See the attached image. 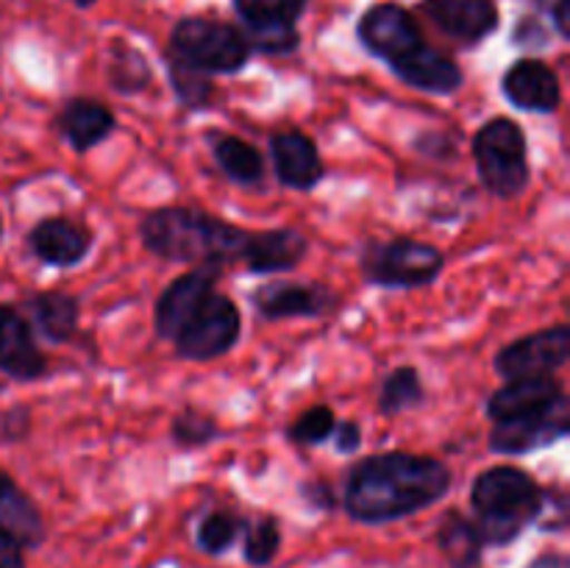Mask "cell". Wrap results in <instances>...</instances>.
Here are the masks:
<instances>
[{
  "label": "cell",
  "mask_w": 570,
  "mask_h": 568,
  "mask_svg": "<svg viewBox=\"0 0 570 568\" xmlns=\"http://www.w3.org/2000/svg\"><path fill=\"white\" fill-rule=\"evenodd\" d=\"M59 131L78 154H87L89 148L104 143L115 131V115L109 106L95 98H72L61 109Z\"/></svg>",
  "instance_id": "obj_22"
},
{
  "label": "cell",
  "mask_w": 570,
  "mask_h": 568,
  "mask_svg": "<svg viewBox=\"0 0 570 568\" xmlns=\"http://www.w3.org/2000/svg\"><path fill=\"white\" fill-rule=\"evenodd\" d=\"M173 440L184 449H195V445H206L220 434V427L212 415L200 410H181L176 418H173V429H170Z\"/></svg>",
  "instance_id": "obj_32"
},
{
  "label": "cell",
  "mask_w": 570,
  "mask_h": 568,
  "mask_svg": "<svg viewBox=\"0 0 570 568\" xmlns=\"http://www.w3.org/2000/svg\"><path fill=\"white\" fill-rule=\"evenodd\" d=\"M438 546L454 568H479L482 562V538L471 518L460 512H445L438 527Z\"/></svg>",
  "instance_id": "obj_24"
},
{
  "label": "cell",
  "mask_w": 570,
  "mask_h": 568,
  "mask_svg": "<svg viewBox=\"0 0 570 568\" xmlns=\"http://www.w3.org/2000/svg\"><path fill=\"white\" fill-rule=\"evenodd\" d=\"M145 248L167 262H195V267H223L243 259L248 232L189 206L154 209L139 223Z\"/></svg>",
  "instance_id": "obj_2"
},
{
  "label": "cell",
  "mask_w": 570,
  "mask_h": 568,
  "mask_svg": "<svg viewBox=\"0 0 570 568\" xmlns=\"http://www.w3.org/2000/svg\"><path fill=\"white\" fill-rule=\"evenodd\" d=\"M243 529H245L243 518L232 516V512L226 510H215L198 523V535H195V540H198V546L206 551V555H223V551L232 549L234 540L239 538Z\"/></svg>",
  "instance_id": "obj_31"
},
{
  "label": "cell",
  "mask_w": 570,
  "mask_h": 568,
  "mask_svg": "<svg viewBox=\"0 0 570 568\" xmlns=\"http://www.w3.org/2000/svg\"><path fill=\"white\" fill-rule=\"evenodd\" d=\"M334 427H337V421H334L332 407L317 404L295 418V423L289 427V438L301 445H317L323 443V440L332 438Z\"/></svg>",
  "instance_id": "obj_33"
},
{
  "label": "cell",
  "mask_w": 570,
  "mask_h": 568,
  "mask_svg": "<svg viewBox=\"0 0 570 568\" xmlns=\"http://www.w3.org/2000/svg\"><path fill=\"white\" fill-rule=\"evenodd\" d=\"M0 568H26L22 546L9 535H0Z\"/></svg>",
  "instance_id": "obj_36"
},
{
  "label": "cell",
  "mask_w": 570,
  "mask_h": 568,
  "mask_svg": "<svg viewBox=\"0 0 570 568\" xmlns=\"http://www.w3.org/2000/svg\"><path fill=\"white\" fill-rule=\"evenodd\" d=\"M451 490V471L440 460L387 451L356 462L345 479L343 505L354 521L390 523L438 505Z\"/></svg>",
  "instance_id": "obj_1"
},
{
  "label": "cell",
  "mask_w": 570,
  "mask_h": 568,
  "mask_svg": "<svg viewBox=\"0 0 570 568\" xmlns=\"http://www.w3.org/2000/svg\"><path fill=\"white\" fill-rule=\"evenodd\" d=\"M256 312L267 321H284V317H317L332 310L334 295L323 284L304 282H273L254 293Z\"/></svg>",
  "instance_id": "obj_17"
},
{
  "label": "cell",
  "mask_w": 570,
  "mask_h": 568,
  "mask_svg": "<svg viewBox=\"0 0 570 568\" xmlns=\"http://www.w3.org/2000/svg\"><path fill=\"white\" fill-rule=\"evenodd\" d=\"M3 432L9 440L26 438L28 429H31V418H28V410H11L9 415L3 418Z\"/></svg>",
  "instance_id": "obj_37"
},
{
  "label": "cell",
  "mask_w": 570,
  "mask_h": 568,
  "mask_svg": "<svg viewBox=\"0 0 570 568\" xmlns=\"http://www.w3.org/2000/svg\"><path fill=\"white\" fill-rule=\"evenodd\" d=\"M529 568H570V560L562 551H546V555L534 557Z\"/></svg>",
  "instance_id": "obj_38"
},
{
  "label": "cell",
  "mask_w": 570,
  "mask_h": 568,
  "mask_svg": "<svg viewBox=\"0 0 570 568\" xmlns=\"http://www.w3.org/2000/svg\"><path fill=\"white\" fill-rule=\"evenodd\" d=\"M167 76H170L173 92L187 109H204L212 100L215 87L209 81V72L198 70V67L176 59V56H167Z\"/></svg>",
  "instance_id": "obj_28"
},
{
  "label": "cell",
  "mask_w": 570,
  "mask_h": 568,
  "mask_svg": "<svg viewBox=\"0 0 570 568\" xmlns=\"http://www.w3.org/2000/svg\"><path fill=\"white\" fill-rule=\"evenodd\" d=\"M570 0H557L554 3V22H557V31L562 33V37H568L570 28H568V9H570Z\"/></svg>",
  "instance_id": "obj_39"
},
{
  "label": "cell",
  "mask_w": 570,
  "mask_h": 568,
  "mask_svg": "<svg viewBox=\"0 0 570 568\" xmlns=\"http://www.w3.org/2000/svg\"><path fill=\"white\" fill-rule=\"evenodd\" d=\"M212 154L220 170L226 173L232 182L237 184H259L265 178V161H262L259 150L245 139L232 137V134H212Z\"/></svg>",
  "instance_id": "obj_25"
},
{
  "label": "cell",
  "mask_w": 570,
  "mask_h": 568,
  "mask_svg": "<svg viewBox=\"0 0 570 568\" xmlns=\"http://www.w3.org/2000/svg\"><path fill=\"white\" fill-rule=\"evenodd\" d=\"M570 429V404L568 395H562L557 404L546 410L529 412L521 418H507L495 421L493 434H490V449L495 454H527V451L543 449V445L557 443Z\"/></svg>",
  "instance_id": "obj_9"
},
{
  "label": "cell",
  "mask_w": 570,
  "mask_h": 568,
  "mask_svg": "<svg viewBox=\"0 0 570 568\" xmlns=\"http://www.w3.org/2000/svg\"><path fill=\"white\" fill-rule=\"evenodd\" d=\"M309 251V239L295 228H271V232L248 234L243 259L254 273H282L298 267Z\"/></svg>",
  "instance_id": "obj_20"
},
{
  "label": "cell",
  "mask_w": 570,
  "mask_h": 568,
  "mask_svg": "<svg viewBox=\"0 0 570 568\" xmlns=\"http://www.w3.org/2000/svg\"><path fill=\"white\" fill-rule=\"evenodd\" d=\"M570 356V329L566 323L529 334L495 354V371L504 379L551 376Z\"/></svg>",
  "instance_id": "obj_8"
},
{
  "label": "cell",
  "mask_w": 570,
  "mask_h": 568,
  "mask_svg": "<svg viewBox=\"0 0 570 568\" xmlns=\"http://www.w3.org/2000/svg\"><path fill=\"white\" fill-rule=\"evenodd\" d=\"M562 395H566V388L554 376L507 379L504 388H499L488 399V415L493 418V423L507 421V418H521L557 404Z\"/></svg>",
  "instance_id": "obj_18"
},
{
  "label": "cell",
  "mask_w": 570,
  "mask_h": 568,
  "mask_svg": "<svg viewBox=\"0 0 570 568\" xmlns=\"http://www.w3.org/2000/svg\"><path fill=\"white\" fill-rule=\"evenodd\" d=\"M245 543L243 555L254 568H265L276 560L278 549H282V529L273 516H262L256 521L245 523Z\"/></svg>",
  "instance_id": "obj_30"
},
{
  "label": "cell",
  "mask_w": 570,
  "mask_h": 568,
  "mask_svg": "<svg viewBox=\"0 0 570 568\" xmlns=\"http://www.w3.org/2000/svg\"><path fill=\"white\" fill-rule=\"evenodd\" d=\"M28 248L45 265L72 267L87 259L92 248V232L70 217H45L28 234Z\"/></svg>",
  "instance_id": "obj_14"
},
{
  "label": "cell",
  "mask_w": 570,
  "mask_h": 568,
  "mask_svg": "<svg viewBox=\"0 0 570 568\" xmlns=\"http://www.w3.org/2000/svg\"><path fill=\"white\" fill-rule=\"evenodd\" d=\"M0 371L17 382H33L48 371L26 317L6 304H0Z\"/></svg>",
  "instance_id": "obj_15"
},
{
  "label": "cell",
  "mask_w": 570,
  "mask_h": 568,
  "mask_svg": "<svg viewBox=\"0 0 570 568\" xmlns=\"http://www.w3.org/2000/svg\"><path fill=\"white\" fill-rule=\"evenodd\" d=\"M106 72H109V81L117 92L134 95L142 92L150 84V67L148 61L142 59V53L128 45H115L109 50V65H106Z\"/></svg>",
  "instance_id": "obj_27"
},
{
  "label": "cell",
  "mask_w": 570,
  "mask_h": 568,
  "mask_svg": "<svg viewBox=\"0 0 570 568\" xmlns=\"http://www.w3.org/2000/svg\"><path fill=\"white\" fill-rule=\"evenodd\" d=\"M501 89H504L507 100L521 111L549 115V111L560 109V78L540 59H518L501 78Z\"/></svg>",
  "instance_id": "obj_13"
},
{
  "label": "cell",
  "mask_w": 570,
  "mask_h": 568,
  "mask_svg": "<svg viewBox=\"0 0 570 568\" xmlns=\"http://www.w3.org/2000/svg\"><path fill=\"white\" fill-rule=\"evenodd\" d=\"M423 401V382L417 368L401 365L387 373L382 382V393H379V410L384 415H401V412L412 410Z\"/></svg>",
  "instance_id": "obj_26"
},
{
  "label": "cell",
  "mask_w": 570,
  "mask_h": 568,
  "mask_svg": "<svg viewBox=\"0 0 570 568\" xmlns=\"http://www.w3.org/2000/svg\"><path fill=\"white\" fill-rule=\"evenodd\" d=\"M479 178L495 198H515L529 184L527 137L510 117H493L473 137Z\"/></svg>",
  "instance_id": "obj_4"
},
{
  "label": "cell",
  "mask_w": 570,
  "mask_h": 568,
  "mask_svg": "<svg viewBox=\"0 0 570 568\" xmlns=\"http://www.w3.org/2000/svg\"><path fill=\"white\" fill-rule=\"evenodd\" d=\"M217 278H220V267L212 265L193 267L189 273L178 276L156 301V334L161 340H176L189 317L215 293Z\"/></svg>",
  "instance_id": "obj_11"
},
{
  "label": "cell",
  "mask_w": 570,
  "mask_h": 568,
  "mask_svg": "<svg viewBox=\"0 0 570 568\" xmlns=\"http://www.w3.org/2000/svg\"><path fill=\"white\" fill-rule=\"evenodd\" d=\"M248 45L250 50H262V53L282 56L293 53L301 42V33L295 26H265V28H248Z\"/></svg>",
  "instance_id": "obj_34"
},
{
  "label": "cell",
  "mask_w": 570,
  "mask_h": 568,
  "mask_svg": "<svg viewBox=\"0 0 570 568\" xmlns=\"http://www.w3.org/2000/svg\"><path fill=\"white\" fill-rule=\"evenodd\" d=\"M546 490L527 471L495 466L479 473L471 488V507L484 546H507L538 521Z\"/></svg>",
  "instance_id": "obj_3"
},
{
  "label": "cell",
  "mask_w": 570,
  "mask_h": 568,
  "mask_svg": "<svg viewBox=\"0 0 570 568\" xmlns=\"http://www.w3.org/2000/svg\"><path fill=\"white\" fill-rule=\"evenodd\" d=\"M0 535L14 538L22 549H37L48 535L39 507L6 471H0Z\"/></svg>",
  "instance_id": "obj_19"
},
{
  "label": "cell",
  "mask_w": 570,
  "mask_h": 568,
  "mask_svg": "<svg viewBox=\"0 0 570 568\" xmlns=\"http://www.w3.org/2000/svg\"><path fill=\"white\" fill-rule=\"evenodd\" d=\"M306 0H234V9L248 28L295 26Z\"/></svg>",
  "instance_id": "obj_29"
},
{
  "label": "cell",
  "mask_w": 570,
  "mask_h": 568,
  "mask_svg": "<svg viewBox=\"0 0 570 568\" xmlns=\"http://www.w3.org/2000/svg\"><path fill=\"white\" fill-rule=\"evenodd\" d=\"M390 67H393L401 81L432 95H451L465 81L460 67L445 53L429 48V45H421V48H415L410 56H404V59Z\"/></svg>",
  "instance_id": "obj_21"
},
{
  "label": "cell",
  "mask_w": 570,
  "mask_h": 568,
  "mask_svg": "<svg viewBox=\"0 0 570 568\" xmlns=\"http://www.w3.org/2000/svg\"><path fill=\"white\" fill-rule=\"evenodd\" d=\"M356 33H360L362 45L373 56L387 61V65H395V61H401L404 56H410L412 50L423 45L415 17L393 3H379L373 9H367L362 14Z\"/></svg>",
  "instance_id": "obj_10"
},
{
  "label": "cell",
  "mask_w": 570,
  "mask_h": 568,
  "mask_svg": "<svg viewBox=\"0 0 570 568\" xmlns=\"http://www.w3.org/2000/svg\"><path fill=\"white\" fill-rule=\"evenodd\" d=\"M239 326H243V317H239L234 301L228 295L212 293L173 343L184 360L206 362L223 356L237 345Z\"/></svg>",
  "instance_id": "obj_7"
},
{
  "label": "cell",
  "mask_w": 570,
  "mask_h": 568,
  "mask_svg": "<svg viewBox=\"0 0 570 568\" xmlns=\"http://www.w3.org/2000/svg\"><path fill=\"white\" fill-rule=\"evenodd\" d=\"M423 14L460 45H479L499 28L493 0H423Z\"/></svg>",
  "instance_id": "obj_12"
},
{
  "label": "cell",
  "mask_w": 570,
  "mask_h": 568,
  "mask_svg": "<svg viewBox=\"0 0 570 568\" xmlns=\"http://www.w3.org/2000/svg\"><path fill=\"white\" fill-rule=\"evenodd\" d=\"M332 434L337 440V451H343V454H351V451H356L362 445V429L356 421L340 423V427H334Z\"/></svg>",
  "instance_id": "obj_35"
},
{
  "label": "cell",
  "mask_w": 570,
  "mask_h": 568,
  "mask_svg": "<svg viewBox=\"0 0 570 568\" xmlns=\"http://www.w3.org/2000/svg\"><path fill=\"white\" fill-rule=\"evenodd\" d=\"M443 265V251L406 237L371 243L362 254V273L376 287H423L440 276Z\"/></svg>",
  "instance_id": "obj_6"
},
{
  "label": "cell",
  "mask_w": 570,
  "mask_h": 568,
  "mask_svg": "<svg viewBox=\"0 0 570 568\" xmlns=\"http://www.w3.org/2000/svg\"><path fill=\"white\" fill-rule=\"evenodd\" d=\"M170 56L204 72H239L250 59L243 31L206 17H184L170 33Z\"/></svg>",
  "instance_id": "obj_5"
},
{
  "label": "cell",
  "mask_w": 570,
  "mask_h": 568,
  "mask_svg": "<svg viewBox=\"0 0 570 568\" xmlns=\"http://www.w3.org/2000/svg\"><path fill=\"white\" fill-rule=\"evenodd\" d=\"M271 156L276 176L289 189H312L323 182L326 167H323L321 150L312 143V137L301 131H282L271 137Z\"/></svg>",
  "instance_id": "obj_16"
},
{
  "label": "cell",
  "mask_w": 570,
  "mask_h": 568,
  "mask_svg": "<svg viewBox=\"0 0 570 568\" xmlns=\"http://www.w3.org/2000/svg\"><path fill=\"white\" fill-rule=\"evenodd\" d=\"M72 3H76L78 9H89V6H95V3H98V0H72Z\"/></svg>",
  "instance_id": "obj_40"
},
{
  "label": "cell",
  "mask_w": 570,
  "mask_h": 568,
  "mask_svg": "<svg viewBox=\"0 0 570 568\" xmlns=\"http://www.w3.org/2000/svg\"><path fill=\"white\" fill-rule=\"evenodd\" d=\"M0 234H3V223H0Z\"/></svg>",
  "instance_id": "obj_41"
},
{
  "label": "cell",
  "mask_w": 570,
  "mask_h": 568,
  "mask_svg": "<svg viewBox=\"0 0 570 568\" xmlns=\"http://www.w3.org/2000/svg\"><path fill=\"white\" fill-rule=\"evenodd\" d=\"M28 312H31V321L39 329V334H45L53 343H67L78 332L81 306H78L76 295L61 293V290L37 293L28 298Z\"/></svg>",
  "instance_id": "obj_23"
}]
</instances>
